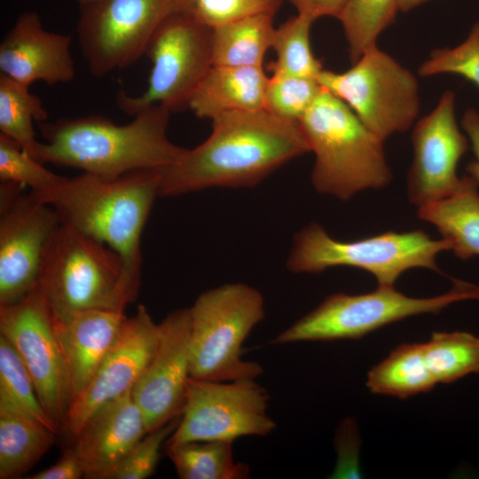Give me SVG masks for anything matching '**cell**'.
I'll use <instances>...</instances> for the list:
<instances>
[{
  "mask_svg": "<svg viewBox=\"0 0 479 479\" xmlns=\"http://www.w3.org/2000/svg\"><path fill=\"white\" fill-rule=\"evenodd\" d=\"M310 152L300 122L266 109L238 111L212 120L208 137L161 170L159 197L213 187L244 188Z\"/></svg>",
  "mask_w": 479,
  "mask_h": 479,
  "instance_id": "6da1fadb",
  "label": "cell"
},
{
  "mask_svg": "<svg viewBox=\"0 0 479 479\" xmlns=\"http://www.w3.org/2000/svg\"><path fill=\"white\" fill-rule=\"evenodd\" d=\"M170 113L153 105L124 125L99 115L39 122L45 142H39L34 158L43 164L77 168L107 179L138 169L162 170L185 150L167 136Z\"/></svg>",
  "mask_w": 479,
  "mask_h": 479,
  "instance_id": "7a4b0ae2",
  "label": "cell"
},
{
  "mask_svg": "<svg viewBox=\"0 0 479 479\" xmlns=\"http://www.w3.org/2000/svg\"><path fill=\"white\" fill-rule=\"evenodd\" d=\"M161 179V169L134 170L115 179L83 172L48 191L31 192L53 208L61 224L116 251L140 279L141 234Z\"/></svg>",
  "mask_w": 479,
  "mask_h": 479,
  "instance_id": "3957f363",
  "label": "cell"
},
{
  "mask_svg": "<svg viewBox=\"0 0 479 479\" xmlns=\"http://www.w3.org/2000/svg\"><path fill=\"white\" fill-rule=\"evenodd\" d=\"M139 284L116 251L59 223L43 248L35 288L61 320L86 310L124 312Z\"/></svg>",
  "mask_w": 479,
  "mask_h": 479,
  "instance_id": "277c9868",
  "label": "cell"
},
{
  "mask_svg": "<svg viewBox=\"0 0 479 479\" xmlns=\"http://www.w3.org/2000/svg\"><path fill=\"white\" fill-rule=\"evenodd\" d=\"M299 122L315 155L310 178L318 192L347 200L390 183L384 141L326 89Z\"/></svg>",
  "mask_w": 479,
  "mask_h": 479,
  "instance_id": "5b68a950",
  "label": "cell"
},
{
  "mask_svg": "<svg viewBox=\"0 0 479 479\" xmlns=\"http://www.w3.org/2000/svg\"><path fill=\"white\" fill-rule=\"evenodd\" d=\"M191 377L229 381L256 379L263 372L242 358V345L264 318V300L256 288L227 283L200 294L190 308Z\"/></svg>",
  "mask_w": 479,
  "mask_h": 479,
  "instance_id": "8992f818",
  "label": "cell"
},
{
  "mask_svg": "<svg viewBox=\"0 0 479 479\" xmlns=\"http://www.w3.org/2000/svg\"><path fill=\"white\" fill-rule=\"evenodd\" d=\"M451 243L433 240L422 230L389 231L354 241L332 238L320 224L311 223L297 232L287 259L294 273H320L335 266H350L371 273L378 286L392 287L404 271L425 268L441 272L437 255Z\"/></svg>",
  "mask_w": 479,
  "mask_h": 479,
  "instance_id": "52a82bcc",
  "label": "cell"
},
{
  "mask_svg": "<svg viewBox=\"0 0 479 479\" xmlns=\"http://www.w3.org/2000/svg\"><path fill=\"white\" fill-rule=\"evenodd\" d=\"M474 299L479 300V286L459 279H453L448 292L428 298L407 296L394 286H378L362 294L336 293L280 332L271 343L357 339L406 318L436 314L454 302Z\"/></svg>",
  "mask_w": 479,
  "mask_h": 479,
  "instance_id": "ba28073f",
  "label": "cell"
},
{
  "mask_svg": "<svg viewBox=\"0 0 479 479\" xmlns=\"http://www.w3.org/2000/svg\"><path fill=\"white\" fill-rule=\"evenodd\" d=\"M317 80L383 141L408 130L420 112L416 76L377 46L348 70L337 73L324 68Z\"/></svg>",
  "mask_w": 479,
  "mask_h": 479,
  "instance_id": "9c48e42d",
  "label": "cell"
},
{
  "mask_svg": "<svg viewBox=\"0 0 479 479\" xmlns=\"http://www.w3.org/2000/svg\"><path fill=\"white\" fill-rule=\"evenodd\" d=\"M212 34V27L185 13L168 15L145 52L152 63L146 89L137 96L119 91V109L135 116L153 105L170 112L188 107L192 96L213 67Z\"/></svg>",
  "mask_w": 479,
  "mask_h": 479,
  "instance_id": "30bf717a",
  "label": "cell"
},
{
  "mask_svg": "<svg viewBox=\"0 0 479 479\" xmlns=\"http://www.w3.org/2000/svg\"><path fill=\"white\" fill-rule=\"evenodd\" d=\"M0 334L19 352L43 409L59 431L72 404L71 379L53 313L39 290L0 306Z\"/></svg>",
  "mask_w": 479,
  "mask_h": 479,
  "instance_id": "8fae6325",
  "label": "cell"
},
{
  "mask_svg": "<svg viewBox=\"0 0 479 479\" xmlns=\"http://www.w3.org/2000/svg\"><path fill=\"white\" fill-rule=\"evenodd\" d=\"M270 395L255 379L215 381L190 378L179 422L165 444L265 436L276 428Z\"/></svg>",
  "mask_w": 479,
  "mask_h": 479,
  "instance_id": "7c38bea8",
  "label": "cell"
},
{
  "mask_svg": "<svg viewBox=\"0 0 479 479\" xmlns=\"http://www.w3.org/2000/svg\"><path fill=\"white\" fill-rule=\"evenodd\" d=\"M175 12L173 0H92L81 4L78 42L96 77L136 62L161 21Z\"/></svg>",
  "mask_w": 479,
  "mask_h": 479,
  "instance_id": "4fadbf2b",
  "label": "cell"
},
{
  "mask_svg": "<svg viewBox=\"0 0 479 479\" xmlns=\"http://www.w3.org/2000/svg\"><path fill=\"white\" fill-rule=\"evenodd\" d=\"M26 186L1 181L0 306L12 304L35 289L46 242L59 224L50 205Z\"/></svg>",
  "mask_w": 479,
  "mask_h": 479,
  "instance_id": "5bb4252c",
  "label": "cell"
},
{
  "mask_svg": "<svg viewBox=\"0 0 479 479\" xmlns=\"http://www.w3.org/2000/svg\"><path fill=\"white\" fill-rule=\"evenodd\" d=\"M455 98L452 90H445L436 107L412 130L413 160L407 176V195L418 208L448 197L460 184L457 165L470 143L458 126Z\"/></svg>",
  "mask_w": 479,
  "mask_h": 479,
  "instance_id": "9a60e30c",
  "label": "cell"
},
{
  "mask_svg": "<svg viewBox=\"0 0 479 479\" xmlns=\"http://www.w3.org/2000/svg\"><path fill=\"white\" fill-rule=\"evenodd\" d=\"M190 340L189 308L170 312L159 324L154 352L131 389L147 433L179 417L183 412L191 378Z\"/></svg>",
  "mask_w": 479,
  "mask_h": 479,
  "instance_id": "2e32d148",
  "label": "cell"
},
{
  "mask_svg": "<svg viewBox=\"0 0 479 479\" xmlns=\"http://www.w3.org/2000/svg\"><path fill=\"white\" fill-rule=\"evenodd\" d=\"M158 335L159 324L140 304L124 320L87 388L72 402L63 425L70 434L75 436L98 408L133 388L154 352Z\"/></svg>",
  "mask_w": 479,
  "mask_h": 479,
  "instance_id": "e0dca14e",
  "label": "cell"
},
{
  "mask_svg": "<svg viewBox=\"0 0 479 479\" xmlns=\"http://www.w3.org/2000/svg\"><path fill=\"white\" fill-rule=\"evenodd\" d=\"M71 41L44 29L36 12H24L1 41V74L27 86L69 82L75 77Z\"/></svg>",
  "mask_w": 479,
  "mask_h": 479,
  "instance_id": "ac0fdd59",
  "label": "cell"
},
{
  "mask_svg": "<svg viewBox=\"0 0 479 479\" xmlns=\"http://www.w3.org/2000/svg\"><path fill=\"white\" fill-rule=\"evenodd\" d=\"M146 434L131 389L98 408L75 436L84 477L105 479Z\"/></svg>",
  "mask_w": 479,
  "mask_h": 479,
  "instance_id": "d6986e66",
  "label": "cell"
},
{
  "mask_svg": "<svg viewBox=\"0 0 479 479\" xmlns=\"http://www.w3.org/2000/svg\"><path fill=\"white\" fill-rule=\"evenodd\" d=\"M126 318L123 311L86 310L54 318L69 368L72 402L90 382Z\"/></svg>",
  "mask_w": 479,
  "mask_h": 479,
  "instance_id": "ffe728a7",
  "label": "cell"
},
{
  "mask_svg": "<svg viewBox=\"0 0 479 479\" xmlns=\"http://www.w3.org/2000/svg\"><path fill=\"white\" fill-rule=\"evenodd\" d=\"M268 80L263 67L213 66L188 108L197 117L211 121L225 113L264 109Z\"/></svg>",
  "mask_w": 479,
  "mask_h": 479,
  "instance_id": "44dd1931",
  "label": "cell"
},
{
  "mask_svg": "<svg viewBox=\"0 0 479 479\" xmlns=\"http://www.w3.org/2000/svg\"><path fill=\"white\" fill-rule=\"evenodd\" d=\"M478 186L470 176H464L451 195L418 208V217L436 226L461 260L479 255Z\"/></svg>",
  "mask_w": 479,
  "mask_h": 479,
  "instance_id": "7402d4cb",
  "label": "cell"
},
{
  "mask_svg": "<svg viewBox=\"0 0 479 479\" xmlns=\"http://www.w3.org/2000/svg\"><path fill=\"white\" fill-rule=\"evenodd\" d=\"M273 16L253 14L212 27L213 66L263 67L265 53L272 47Z\"/></svg>",
  "mask_w": 479,
  "mask_h": 479,
  "instance_id": "603a6c76",
  "label": "cell"
},
{
  "mask_svg": "<svg viewBox=\"0 0 479 479\" xmlns=\"http://www.w3.org/2000/svg\"><path fill=\"white\" fill-rule=\"evenodd\" d=\"M57 433L36 420L0 413V478H17L34 467L55 442Z\"/></svg>",
  "mask_w": 479,
  "mask_h": 479,
  "instance_id": "cb8c5ba5",
  "label": "cell"
},
{
  "mask_svg": "<svg viewBox=\"0 0 479 479\" xmlns=\"http://www.w3.org/2000/svg\"><path fill=\"white\" fill-rule=\"evenodd\" d=\"M436 381L429 372L422 343H404L367 374L366 386L372 393L398 398L430 391Z\"/></svg>",
  "mask_w": 479,
  "mask_h": 479,
  "instance_id": "d4e9b609",
  "label": "cell"
},
{
  "mask_svg": "<svg viewBox=\"0 0 479 479\" xmlns=\"http://www.w3.org/2000/svg\"><path fill=\"white\" fill-rule=\"evenodd\" d=\"M234 441L205 440L165 444L181 479H245L249 467L233 456Z\"/></svg>",
  "mask_w": 479,
  "mask_h": 479,
  "instance_id": "484cf974",
  "label": "cell"
},
{
  "mask_svg": "<svg viewBox=\"0 0 479 479\" xmlns=\"http://www.w3.org/2000/svg\"><path fill=\"white\" fill-rule=\"evenodd\" d=\"M1 412L27 417L58 433L39 400L33 379L21 357L12 342L2 334H0Z\"/></svg>",
  "mask_w": 479,
  "mask_h": 479,
  "instance_id": "4316f807",
  "label": "cell"
},
{
  "mask_svg": "<svg viewBox=\"0 0 479 479\" xmlns=\"http://www.w3.org/2000/svg\"><path fill=\"white\" fill-rule=\"evenodd\" d=\"M28 88L0 75V133L14 140L34 158L39 142L35 139L33 120L45 122L48 113L42 100Z\"/></svg>",
  "mask_w": 479,
  "mask_h": 479,
  "instance_id": "83f0119b",
  "label": "cell"
},
{
  "mask_svg": "<svg viewBox=\"0 0 479 479\" xmlns=\"http://www.w3.org/2000/svg\"><path fill=\"white\" fill-rule=\"evenodd\" d=\"M426 365L436 383L449 384L479 373V338L467 332H435L422 343Z\"/></svg>",
  "mask_w": 479,
  "mask_h": 479,
  "instance_id": "f1b7e54d",
  "label": "cell"
},
{
  "mask_svg": "<svg viewBox=\"0 0 479 479\" xmlns=\"http://www.w3.org/2000/svg\"><path fill=\"white\" fill-rule=\"evenodd\" d=\"M314 20L297 13L276 27L271 48L277 57L268 67L271 74L318 79L324 67L311 50L310 28Z\"/></svg>",
  "mask_w": 479,
  "mask_h": 479,
  "instance_id": "f546056e",
  "label": "cell"
},
{
  "mask_svg": "<svg viewBox=\"0 0 479 479\" xmlns=\"http://www.w3.org/2000/svg\"><path fill=\"white\" fill-rule=\"evenodd\" d=\"M399 0H348L340 17L351 62L377 46L379 35L395 20Z\"/></svg>",
  "mask_w": 479,
  "mask_h": 479,
  "instance_id": "4dcf8cb0",
  "label": "cell"
},
{
  "mask_svg": "<svg viewBox=\"0 0 479 479\" xmlns=\"http://www.w3.org/2000/svg\"><path fill=\"white\" fill-rule=\"evenodd\" d=\"M322 89L317 79L272 74L267 83L264 109L279 117L299 122Z\"/></svg>",
  "mask_w": 479,
  "mask_h": 479,
  "instance_id": "1f68e13d",
  "label": "cell"
},
{
  "mask_svg": "<svg viewBox=\"0 0 479 479\" xmlns=\"http://www.w3.org/2000/svg\"><path fill=\"white\" fill-rule=\"evenodd\" d=\"M0 179L28 186L41 192L54 188L66 179L27 153L14 140L0 133Z\"/></svg>",
  "mask_w": 479,
  "mask_h": 479,
  "instance_id": "d6a6232c",
  "label": "cell"
},
{
  "mask_svg": "<svg viewBox=\"0 0 479 479\" xmlns=\"http://www.w3.org/2000/svg\"><path fill=\"white\" fill-rule=\"evenodd\" d=\"M175 12L185 13L215 27L248 15H274L283 0H173Z\"/></svg>",
  "mask_w": 479,
  "mask_h": 479,
  "instance_id": "836d02e7",
  "label": "cell"
},
{
  "mask_svg": "<svg viewBox=\"0 0 479 479\" xmlns=\"http://www.w3.org/2000/svg\"><path fill=\"white\" fill-rule=\"evenodd\" d=\"M418 73L425 77L442 74L457 75L479 88V22L472 26L460 44L434 50L420 66Z\"/></svg>",
  "mask_w": 479,
  "mask_h": 479,
  "instance_id": "e575fe53",
  "label": "cell"
},
{
  "mask_svg": "<svg viewBox=\"0 0 479 479\" xmlns=\"http://www.w3.org/2000/svg\"><path fill=\"white\" fill-rule=\"evenodd\" d=\"M180 416L148 432L106 476L105 479H144L152 475L160 459V451L174 432Z\"/></svg>",
  "mask_w": 479,
  "mask_h": 479,
  "instance_id": "d590c367",
  "label": "cell"
},
{
  "mask_svg": "<svg viewBox=\"0 0 479 479\" xmlns=\"http://www.w3.org/2000/svg\"><path fill=\"white\" fill-rule=\"evenodd\" d=\"M359 445L360 440L355 420L351 418L343 420L337 428L334 438L337 460L332 478L360 477Z\"/></svg>",
  "mask_w": 479,
  "mask_h": 479,
  "instance_id": "8d00e7d4",
  "label": "cell"
},
{
  "mask_svg": "<svg viewBox=\"0 0 479 479\" xmlns=\"http://www.w3.org/2000/svg\"><path fill=\"white\" fill-rule=\"evenodd\" d=\"M84 477L80 461L73 448L68 449L51 467L37 472L30 479H79Z\"/></svg>",
  "mask_w": 479,
  "mask_h": 479,
  "instance_id": "74e56055",
  "label": "cell"
},
{
  "mask_svg": "<svg viewBox=\"0 0 479 479\" xmlns=\"http://www.w3.org/2000/svg\"><path fill=\"white\" fill-rule=\"evenodd\" d=\"M461 126L468 137L475 159L466 167V170L479 185V113L473 108L463 114Z\"/></svg>",
  "mask_w": 479,
  "mask_h": 479,
  "instance_id": "f35d334b",
  "label": "cell"
},
{
  "mask_svg": "<svg viewBox=\"0 0 479 479\" xmlns=\"http://www.w3.org/2000/svg\"><path fill=\"white\" fill-rule=\"evenodd\" d=\"M297 12L317 20L331 16L339 18L348 0H289Z\"/></svg>",
  "mask_w": 479,
  "mask_h": 479,
  "instance_id": "ab89813d",
  "label": "cell"
},
{
  "mask_svg": "<svg viewBox=\"0 0 479 479\" xmlns=\"http://www.w3.org/2000/svg\"><path fill=\"white\" fill-rule=\"evenodd\" d=\"M428 1H430V0H399V11L400 12L410 11Z\"/></svg>",
  "mask_w": 479,
  "mask_h": 479,
  "instance_id": "60d3db41",
  "label": "cell"
},
{
  "mask_svg": "<svg viewBox=\"0 0 479 479\" xmlns=\"http://www.w3.org/2000/svg\"><path fill=\"white\" fill-rule=\"evenodd\" d=\"M77 1L79 2L80 4H84L92 0H77Z\"/></svg>",
  "mask_w": 479,
  "mask_h": 479,
  "instance_id": "b9f144b4",
  "label": "cell"
}]
</instances>
